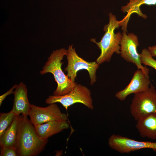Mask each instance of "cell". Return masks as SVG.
Wrapping results in <instances>:
<instances>
[{"label":"cell","mask_w":156,"mask_h":156,"mask_svg":"<svg viewBox=\"0 0 156 156\" xmlns=\"http://www.w3.org/2000/svg\"><path fill=\"white\" fill-rule=\"evenodd\" d=\"M67 52V49L64 48L53 51L40 71L41 75L47 73L53 75L57 84L53 93L54 96H60L68 93L77 84L65 74L62 68L63 63L62 60Z\"/></svg>","instance_id":"3"},{"label":"cell","mask_w":156,"mask_h":156,"mask_svg":"<svg viewBox=\"0 0 156 156\" xmlns=\"http://www.w3.org/2000/svg\"><path fill=\"white\" fill-rule=\"evenodd\" d=\"M151 84L148 75L138 69L134 73L131 81L123 89L117 92L115 96L120 101L125 100L132 94H137L147 89Z\"/></svg>","instance_id":"10"},{"label":"cell","mask_w":156,"mask_h":156,"mask_svg":"<svg viewBox=\"0 0 156 156\" xmlns=\"http://www.w3.org/2000/svg\"><path fill=\"white\" fill-rule=\"evenodd\" d=\"M20 115H16L11 124L0 136V146H15Z\"/></svg>","instance_id":"14"},{"label":"cell","mask_w":156,"mask_h":156,"mask_svg":"<svg viewBox=\"0 0 156 156\" xmlns=\"http://www.w3.org/2000/svg\"><path fill=\"white\" fill-rule=\"evenodd\" d=\"M109 21L103 29L105 34L99 42L95 38H92L90 41L95 43L100 50L101 53L96 62L99 65L105 62L110 61L114 53H120V42L122 35L119 31L116 33L114 31L121 26V21H118L115 15L109 13Z\"/></svg>","instance_id":"2"},{"label":"cell","mask_w":156,"mask_h":156,"mask_svg":"<svg viewBox=\"0 0 156 156\" xmlns=\"http://www.w3.org/2000/svg\"><path fill=\"white\" fill-rule=\"evenodd\" d=\"M136 121V128L141 137L156 140V113L146 115Z\"/></svg>","instance_id":"13"},{"label":"cell","mask_w":156,"mask_h":156,"mask_svg":"<svg viewBox=\"0 0 156 156\" xmlns=\"http://www.w3.org/2000/svg\"><path fill=\"white\" fill-rule=\"evenodd\" d=\"M1 147L0 156H18L14 147L2 146Z\"/></svg>","instance_id":"18"},{"label":"cell","mask_w":156,"mask_h":156,"mask_svg":"<svg viewBox=\"0 0 156 156\" xmlns=\"http://www.w3.org/2000/svg\"><path fill=\"white\" fill-rule=\"evenodd\" d=\"M129 2L125 6H122L121 9L123 13L127 12V14L121 20V29L123 31L127 32V24L130 16L133 13H136L144 19L147 18L146 14H143L140 8L142 4L143 0H129Z\"/></svg>","instance_id":"15"},{"label":"cell","mask_w":156,"mask_h":156,"mask_svg":"<svg viewBox=\"0 0 156 156\" xmlns=\"http://www.w3.org/2000/svg\"><path fill=\"white\" fill-rule=\"evenodd\" d=\"M16 115L10 111L0 114V136L11 124Z\"/></svg>","instance_id":"16"},{"label":"cell","mask_w":156,"mask_h":156,"mask_svg":"<svg viewBox=\"0 0 156 156\" xmlns=\"http://www.w3.org/2000/svg\"><path fill=\"white\" fill-rule=\"evenodd\" d=\"M120 42L121 57L127 62L135 64L138 69L142 70L148 75L149 70L141 63L140 54L137 51V48L139 45L138 38L133 33L127 34L123 31Z\"/></svg>","instance_id":"7"},{"label":"cell","mask_w":156,"mask_h":156,"mask_svg":"<svg viewBox=\"0 0 156 156\" xmlns=\"http://www.w3.org/2000/svg\"><path fill=\"white\" fill-rule=\"evenodd\" d=\"M27 116L20 115L15 148L19 156H36L44 149L48 140L38 135Z\"/></svg>","instance_id":"1"},{"label":"cell","mask_w":156,"mask_h":156,"mask_svg":"<svg viewBox=\"0 0 156 156\" xmlns=\"http://www.w3.org/2000/svg\"><path fill=\"white\" fill-rule=\"evenodd\" d=\"M28 116L34 125L52 121L68 120L67 115L61 112L55 103L50 104L45 107L31 104Z\"/></svg>","instance_id":"8"},{"label":"cell","mask_w":156,"mask_h":156,"mask_svg":"<svg viewBox=\"0 0 156 156\" xmlns=\"http://www.w3.org/2000/svg\"><path fill=\"white\" fill-rule=\"evenodd\" d=\"M38 135L44 139L48 138L69 127L67 120H54L34 125Z\"/></svg>","instance_id":"12"},{"label":"cell","mask_w":156,"mask_h":156,"mask_svg":"<svg viewBox=\"0 0 156 156\" xmlns=\"http://www.w3.org/2000/svg\"><path fill=\"white\" fill-rule=\"evenodd\" d=\"M13 94L14 100L10 111L16 115L28 116L31 104L28 101L26 86L23 82L16 85Z\"/></svg>","instance_id":"11"},{"label":"cell","mask_w":156,"mask_h":156,"mask_svg":"<svg viewBox=\"0 0 156 156\" xmlns=\"http://www.w3.org/2000/svg\"><path fill=\"white\" fill-rule=\"evenodd\" d=\"M108 144L111 149L121 153H129L144 148H150L156 151V142L137 141L115 134L109 138Z\"/></svg>","instance_id":"9"},{"label":"cell","mask_w":156,"mask_h":156,"mask_svg":"<svg viewBox=\"0 0 156 156\" xmlns=\"http://www.w3.org/2000/svg\"><path fill=\"white\" fill-rule=\"evenodd\" d=\"M130 112L136 121L148 114L156 113V90L153 85L151 84L145 91L134 94Z\"/></svg>","instance_id":"6"},{"label":"cell","mask_w":156,"mask_h":156,"mask_svg":"<svg viewBox=\"0 0 156 156\" xmlns=\"http://www.w3.org/2000/svg\"><path fill=\"white\" fill-rule=\"evenodd\" d=\"M148 49L153 57L156 56V45L149 46Z\"/></svg>","instance_id":"20"},{"label":"cell","mask_w":156,"mask_h":156,"mask_svg":"<svg viewBox=\"0 0 156 156\" xmlns=\"http://www.w3.org/2000/svg\"><path fill=\"white\" fill-rule=\"evenodd\" d=\"M16 84H15L9 90L0 96V106H1L3 101L8 95L13 93Z\"/></svg>","instance_id":"19"},{"label":"cell","mask_w":156,"mask_h":156,"mask_svg":"<svg viewBox=\"0 0 156 156\" xmlns=\"http://www.w3.org/2000/svg\"><path fill=\"white\" fill-rule=\"evenodd\" d=\"M45 102L48 104L60 103L66 110L70 106L77 103H81L91 110L94 108L90 90L80 84L77 83L71 91L66 94L49 96Z\"/></svg>","instance_id":"5"},{"label":"cell","mask_w":156,"mask_h":156,"mask_svg":"<svg viewBox=\"0 0 156 156\" xmlns=\"http://www.w3.org/2000/svg\"><path fill=\"white\" fill-rule=\"evenodd\" d=\"M66 56L68 64L64 70L67 72V76L73 81L75 82L77 72L83 69L88 71L91 85H93L96 81V72L99 65L96 61L88 62L79 57L72 44L68 46Z\"/></svg>","instance_id":"4"},{"label":"cell","mask_w":156,"mask_h":156,"mask_svg":"<svg viewBox=\"0 0 156 156\" xmlns=\"http://www.w3.org/2000/svg\"><path fill=\"white\" fill-rule=\"evenodd\" d=\"M140 55L142 64L153 68L156 70V60L153 58L148 49H143Z\"/></svg>","instance_id":"17"}]
</instances>
